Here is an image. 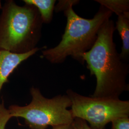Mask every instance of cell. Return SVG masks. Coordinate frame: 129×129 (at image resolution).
<instances>
[{
    "label": "cell",
    "instance_id": "7c38bea8",
    "mask_svg": "<svg viewBox=\"0 0 129 129\" xmlns=\"http://www.w3.org/2000/svg\"><path fill=\"white\" fill-rule=\"evenodd\" d=\"M79 1L73 0V1H59V2L57 5L55 6L54 10L56 12L60 11H64V10L68 9L69 6L77 5L79 3Z\"/></svg>",
    "mask_w": 129,
    "mask_h": 129
},
{
    "label": "cell",
    "instance_id": "52a82bcc",
    "mask_svg": "<svg viewBox=\"0 0 129 129\" xmlns=\"http://www.w3.org/2000/svg\"><path fill=\"white\" fill-rule=\"evenodd\" d=\"M116 24L122 44L120 57L127 63L129 57V13L118 16Z\"/></svg>",
    "mask_w": 129,
    "mask_h": 129
},
{
    "label": "cell",
    "instance_id": "277c9868",
    "mask_svg": "<svg viewBox=\"0 0 129 129\" xmlns=\"http://www.w3.org/2000/svg\"><path fill=\"white\" fill-rule=\"evenodd\" d=\"M31 102L26 106L12 105L8 110L12 117H20L31 129H46L60 125L72 123L74 120L70 110L72 103L67 95L51 99L44 97L39 88L32 87Z\"/></svg>",
    "mask_w": 129,
    "mask_h": 129
},
{
    "label": "cell",
    "instance_id": "5bb4252c",
    "mask_svg": "<svg viewBox=\"0 0 129 129\" xmlns=\"http://www.w3.org/2000/svg\"><path fill=\"white\" fill-rule=\"evenodd\" d=\"M52 129H74L72 123L70 124H67L60 125L54 126L52 127Z\"/></svg>",
    "mask_w": 129,
    "mask_h": 129
},
{
    "label": "cell",
    "instance_id": "9c48e42d",
    "mask_svg": "<svg viewBox=\"0 0 129 129\" xmlns=\"http://www.w3.org/2000/svg\"><path fill=\"white\" fill-rule=\"evenodd\" d=\"M95 1L118 16L129 13L128 0H97Z\"/></svg>",
    "mask_w": 129,
    "mask_h": 129
},
{
    "label": "cell",
    "instance_id": "5b68a950",
    "mask_svg": "<svg viewBox=\"0 0 129 129\" xmlns=\"http://www.w3.org/2000/svg\"><path fill=\"white\" fill-rule=\"evenodd\" d=\"M72 103L74 118L84 120L92 129H106V125L117 118L129 117V101L109 98H95L67 91Z\"/></svg>",
    "mask_w": 129,
    "mask_h": 129
},
{
    "label": "cell",
    "instance_id": "8fae6325",
    "mask_svg": "<svg viewBox=\"0 0 129 129\" xmlns=\"http://www.w3.org/2000/svg\"><path fill=\"white\" fill-rule=\"evenodd\" d=\"M111 123V129H129V117L117 118Z\"/></svg>",
    "mask_w": 129,
    "mask_h": 129
},
{
    "label": "cell",
    "instance_id": "9a60e30c",
    "mask_svg": "<svg viewBox=\"0 0 129 129\" xmlns=\"http://www.w3.org/2000/svg\"><path fill=\"white\" fill-rule=\"evenodd\" d=\"M2 6V3H1V1H0V9H1Z\"/></svg>",
    "mask_w": 129,
    "mask_h": 129
},
{
    "label": "cell",
    "instance_id": "6da1fadb",
    "mask_svg": "<svg viewBox=\"0 0 129 129\" xmlns=\"http://www.w3.org/2000/svg\"><path fill=\"white\" fill-rule=\"evenodd\" d=\"M115 30L113 21L107 20L99 30L91 49L81 56L90 75L96 78V88L91 97L119 99L129 90L126 82L129 65L121 59L113 41Z\"/></svg>",
    "mask_w": 129,
    "mask_h": 129
},
{
    "label": "cell",
    "instance_id": "4fadbf2b",
    "mask_svg": "<svg viewBox=\"0 0 129 129\" xmlns=\"http://www.w3.org/2000/svg\"><path fill=\"white\" fill-rule=\"evenodd\" d=\"M72 126L74 129H92L87 121L79 118H74Z\"/></svg>",
    "mask_w": 129,
    "mask_h": 129
},
{
    "label": "cell",
    "instance_id": "3957f363",
    "mask_svg": "<svg viewBox=\"0 0 129 129\" xmlns=\"http://www.w3.org/2000/svg\"><path fill=\"white\" fill-rule=\"evenodd\" d=\"M0 14V49L23 54L36 48L41 37L43 22L36 7L20 6L8 0Z\"/></svg>",
    "mask_w": 129,
    "mask_h": 129
},
{
    "label": "cell",
    "instance_id": "7a4b0ae2",
    "mask_svg": "<svg viewBox=\"0 0 129 129\" xmlns=\"http://www.w3.org/2000/svg\"><path fill=\"white\" fill-rule=\"evenodd\" d=\"M64 12L67 22L62 39L55 47L42 51V56L52 64H60L70 56L84 64L81 56L91 49L102 25L113 13L101 5L90 19L79 16L73 9V6Z\"/></svg>",
    "mask_w": 129,
    "mask_h": 129
},
{
    "label": "cell",
    "instance_id": "30bf717a",
    "mask_svg": "<svg viewBox=\"0 0 129 129\" xmlns=\"http://www.w3.org/2000/svg\"><path fill=\"white\" fill-rule=\"evenodd\" d=\"M12 118L9 111L5 105L4 101L0 103V129H5L6 125Z\"/></svg>",
    "mask_w": 129,
    "mask_h": 129
},
{
    "label": "cell",
    "instance_id": "ba28073f",
    "mask_svg": "<svg viewBox=\"0 0 129 129\" xmlns=\"http://www.w3.org/2000/svg\"><path fill=\"white\" fill-rule=\"evenodd\" d=\"M25 5H31L38 10L43 23H49L52 19L55 0H23Z\"/></svg>",
    "mask_w": 129,
    "mask_h": 129
},
{
    "label": "cell",
    "instance_id": "8992f818",
    "mask_svg": "<svg viewBox=\"0 0 129 129\" xmlns=\"http://www.w3.org/2000/svg\"><path fill=\"white\" fill-rule=\"evenodd\" d=\"M40 48L36 47L23 54H15L0 49V92L3 85L9 82L8 78L19 65L36 54Z\"/></svg>",
    "mask_w": 129,
    "mask_h": 129
}]
</instances>
